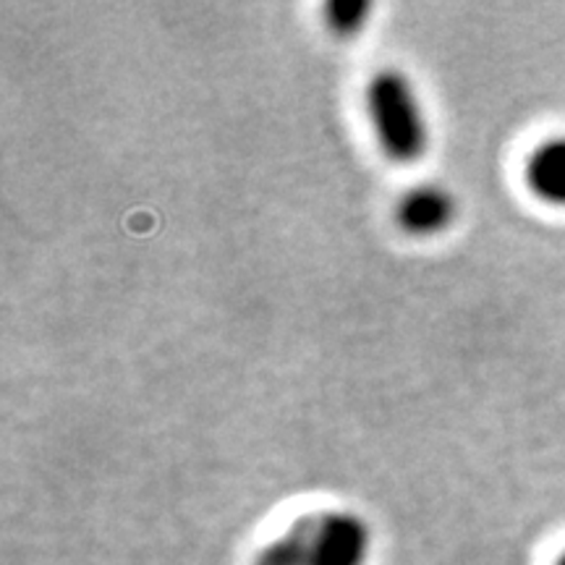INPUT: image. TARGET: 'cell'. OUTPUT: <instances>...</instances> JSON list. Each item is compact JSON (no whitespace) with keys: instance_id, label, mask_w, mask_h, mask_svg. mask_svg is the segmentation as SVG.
Masks as SVG:
<instances>
[{"instance_id":"cell-7","label":"cell","mask_w":565,"mask_h":565,"mask_svg":"<svg viewBox=\"0 0 565 565\" xmlns=\"http://www.w3.org/2000/svg\"><path fill=\"white\" fill-rule=\"evenodd\" d=\"M557 565H565V553L561 555V561H557Z\"/></svg>"},{"instance_id":"cell-6","label":"cell","mask_w":565,"mask_h":565,"mask_svg":"<svg viewBox=\"0 0 565 565\" xmlns=\"http://www.w3.org/2000/svg\"><path fill=\"white\" fill-rule=\"evenodd\" d=\"M370 11L372 6L364 3V0H338V3H330L324 9V21L338 38H353V34L364 30Z\"/></svg>"},{"instance_id":"cell-5","label":"cell","mask_w":565,"mask_h":565,"mask_svg":"<svg viewBox=\"0 0 565 565\" xmlns=\"http://www.w3.org/2000/svg\"><path fill=\"white\" fill-rule=\"evenodd\" d=\"M315 524L317 515H307V519L296 521L286 534L270 542V545L257 555L254 565H309Z\"/></svg>"},{"instance_id":"cell-3","label":"cell","mask_w":565,"mask_h":565,"mask_svg":"<svg viewBox=\"0 0 565 565\" xmlns=\"http://www.w3.org/2000/svg\"><path fill=\"white\" fill-rule=\"evenodd\" d=\"M456 215L454 196L445 189L424 183V186H414L412 192L401 196L398 207H395V217L398 225L412 236H435L448 228Z\"/></svg>"},{"instance_id":"cell-2","label":"cell","mask_w":565,"mask_h":565,"mask_svg":"<svg viewBox=\"0 0 565 565\" xmlns=\"http://www.w3.org/2000/svg\"><path fill=\"white\" fill-rule=\"evenodd\" d=\"M370 529L356 513L317 515L309 565H366Z\"/></svg>"},{"instance_id":"cell-1","label":"cell","mask_w":565,"mask_h":565,"mask_svg":"<svg viewBox=\"0 0 565 565\" xmlns=\"http://www.w3.org/2000/svg\"><path fill=\"white\" fill-rule=\"evenodd\" d=\"M366 108L380 145L395 162H416L427 152V118L401 71L385 68L374 76L366 89Z\"/></svg>"},{"instance_id":"cell-4","label":"cell","mask_w":565,"mask_h":565,"mask_svg":"<svg viewBox=\"0 0 565 565\" xmlns=\"http://www.w3.org/2000/svg\"><path fill=\"white\" fill-rule=\"evenodd\" d=\"M526 179L532 192L555 207H565V137L542 141L529 158Z\"/></svg>"}]
</instances>
